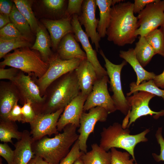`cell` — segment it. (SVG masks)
<instances>
[{
  "instance_id": "21",
  "label": "cell",
  "mask_w": 164,
  "mask_h": 164,
  "mask_svg": "<svg viewBox=\"0 0 164 164\" xmlns=\"http://www.w3.org/2000/svg\"><path fill=\"white\" fill-rule=\"evenodd\" d=\"M22 132V138L14 144L12 164H28L35 156L32 149L34 142L30 133L27 130Z\"/></svg>"
},
{
  "instance_id": "14",
  "label": "cell",
  "mask_w": 164,
  "mask_h": 164,
  "mask_svg": "<svg viewBox=\"0 0 164 164\" xmlns=\"http://www.w3.org/2000/svg\"><path fill=\"white\" fill-rule=\"evenodd\" d=\"M97 6L95 0H84L82 12L78 16V19L80 25L84 27L85 33L94 44L96 50L99 52L101 38L97 30L99 20L95 16Z\"/></svg>"
},
{
  "instance_id": "6",
  "label": "cell",
  "mask_w": 164,
  "mask_h": 164,
  "mask_svg": "<svg viewBox=\"0 0 164 164\" xmlns=\"http://www.w3.org/2000/svg\"><path fill=\"white\" fill-rule=\"evenodd\" d=\"M82 60L77 58L65 60L61 59L55 53L53 54L48 62V68L40 78L32 77L39 87L42 96L45 95L49 86L56 79L74 70Z\"/></svg>"
},
{
  "instance_id": "50",
  "label": "cell",
  "mask_w": 164,
  "mask_h": 164,
  "mask_svg": "<svg viewBox=\"0 0 164 164\" xmlns=\"http://www.w3.org/2000/svg\"><path fill=\"white\" fill-rule=\"evenodd\" d=\"M163 1H164V0H163Z\"/></svg>"
},
{
  "instance_id": "15",
  "label": "cell",
  "mask_w": 164,
  "mask_h": 164,
  "mask_svg": "<svg viewBox=\"0 0 164 164\" xmlns=\"http://www.w3.org/2000/svg\"><path fill=\"white\" fill-rule=\"evenodd\" d=\"M73 34L77 42L81 44L85 53L87 60L94 68L97 78L108 75L106 70L101 66L97 56L96 50H94L87 36L80 25L78 19V15H73L71 19Z\"/></svg>"
},
{
  "instance_id": "39",
  "label": "cell",
  "mask_w": 164,
  "mask_h": 164,
  "mask_svg": "<svg viewBox=\"0 0 164 164\" xmlns=\"http://www.w3.org/2000/svg\"><path fill=\"white\" fill-rule=\"evenodd\" d=\"M20 70L11 67L8 69L3 67L0 68V79H7L13 83L17 77Z\"/></svg>"
},
{
  "instance_id": "27",
  "label": "cell",
  "mask_w": 164,
  "mask_h": 164,
  "mask_svg": "<svg viewBox=\"0 0 164 164\" xmlns=\"http://www.w3.org/2000/svg\"><path fill=\"white\" fill-rule=\"evenodd\" d=\"M22 135L23 132L18 130L15 122L0 119V140L1 142L13 144L12 138L19 140L22 138Z\"/></svg>"
},
{
  "instance_id": "20",
  "label": "cell",
  "mask_w": 164,
  "mask_h": 164,
  "mask_svg": "<svg viewBox=\"0 0 164 164\" xmlns=\"http://www.w3.org/2000/svg\"><path fill=\"white\" fill-rule=\"evenodd\" d=\"M56 51V53L63 60L87 59L85 53L80 48L73 33L67 34L62 39Z\"/></svg>"
},
{
  "instance_id": "49",
  "label": "cell",
  "mask_w": 164,
  "mask_h": 164,
  "mask_svg": "<svg viewBox=\"0 0 164 164\" xmlns=\"http://www.w3.org/2000/svg\"><path fill=\"white\" fill-rule=\"evenodd\" d=\"M160 29L162 32L164 36V25L160 27Z\"/></svg>"
},
{
  "instance_id": "38",
  "label": "cell",
  "mask_w": 164,
  "mask_h": 164,
  "mask_svg": "<svg viewBox=\"0 0 164 164\" xmlns=\"http://www.w3.org/2000/svg\"><path fill=\"white\" fill-rule=\"evenodd\" d=\"M162 128H158L155 136L158 143L160 147V153L159 155L153 153L152 155L155 160L158 162L160 161H164V138L162 134Z\"/></svg>"
},
{
  "instance_id": "4",
  "label": "cell",
  "mask_w": 164,
  "mask_h": 164,
  "mask_svg": "<svg viewBox=\"0 0 164 164\" xmlns=\"http://www.w3.org/2000/svg\"><path fill=\"white\" fill-rule=\"evenodd\" d=\"M150 131L146 129L136 135L130 134L128 128H124L118 122L114 123L107 128H103L101 133L99 146L104 150L108 152L112 148H118L126 150L136 161L134 149L138 144L148 141L146 135Z\"/></svg>"
},
{
  "instance_id": "2",
  "label": "cell",
  "mask_w": 164,
  "mask_h": 164,
  "mask_svg": "<svg viewBox=\"0 0 164 164\" xmlns=\"http://www.w3.org/2000/svg\"><path fill=\"white\" fill-rule=\"evenodd\" d=\"M74 70L61 76L49 86L37 114H50L65 108L79 94L80 90Z\"/></svg>"
},
{
  "instance_id": "19",
  "label": "cell",
  "mask_w": 164,
  "mask_h": 164,
  "mask_svg": "<svg viewBox=\"0 0 164 164\" xmlns=\"http://www.w3.org/2000/svg\"><path fill=\"white\" fill-rule=\"evenodd\" d=\"M80 92L87 97L97 78L95 70L87 59L82 60L75 70Z\"/></svg>"
},
{
  "instance_id": "46",
  "label": "cell",
  "mask_w": 164,
  "mask_h": 164,
  "mask_svg": "<svg viewBox=\"0 0 164 164\" xmlns=\"http://www.w3.org/2000/svg\"><path fill=\"white\" fill-rule=\"evenodd\" d=\"M9 15L0 14V28L2 29L10 22Z\"/></svg>"
},
{
  "instance_id": "43",
  "label": "cell",
  "mask_w": 164,
  "mask_h": 164,
  "mask_svg": "<svg viewBox=\"0 0 164 164\" xmlns=\"http://www.w3.org/2000/svg\"><path fill=\"white\" fill-rule=\"evenodd\" d=\"M157 0H135L133 10L134 13H139L147 5L156 2Z\"/></svg>"
},
{
  "instance_id": "22",
  "label": "cell",
  "mask_w": 164,
  "mask_h": 164,
  "mask_svg": "<svg viewBox=\"0 0 164 164\" xmlns=\"http://www.w3.org/2000/svg\"><path fill=\"white\" fill-rule=\"evenodd\" d=\"M119 56L131 66L137 75L136 84L138 85L143 81L153 80L156 75L153 72L145 70L138 61L134 49L130 48L127 51L120 50Z\"/></svg>"
},
{
  "instance_id": "45",
  "label": "cell",
  "mask_w": 164,
  "mask_h": 164,
  "mask_svg": "<svg viewBox=\"0 0 164 164\" xmlns=\"http://www.w3.org/2000/svg\"><path fill=\"white\" fill-rule=\"evenodd\" d=\"M153 80L158 87L164 89V70L161 73L156 75Z\"/></svg>"
},
{
  "instance_id": "9",
  "label": "cell",
  "mask_w": 164,
  "mask_h": 164,
  "mask_svg": "<svg viewBox=\"0 0 164 164\" xmlns=\"http://www.w3.org/2000/svg\"><path fill=\"white\" fill-rule=\"evenodd\" d=\"M155 96L146 92L139 91L126 97L130 107V111L128 112L129 122L127 128H128L138 118L143 116L150 115L155 119H157L164 116V110L154 111L149 107L150 101Z\"/></svg>"
},
{
  "instance_id": "16",
  "label": "cell",
  "mask_w": 164,
  "mask_h": 164,
  "mask_svg": "<svg viewBox=\"0 0 164 164\" xmlns=\"http://www.w3.org/2000/svg\"><path fill=\"white\" fill-rule=\"evenodd\" d=\"M87 97L81 92L65 108L57 122V129L61 132L68 125L71 124L79 128L80 119Z\"/></svg>"
},
{
  "instance_id": "25",
  "label": "cell",
  "mask_w": 164,
  "mask_h": 164,
  "mask_svg": "<svg viewBox=\"0 0 164 164\" xmlns=\"http://www.w3.org/2000/svg\"><path fill=\"white\" fill-rule=\"evenodd\" d=\"M91 150L83 152L80 158L84 164H110L111 153L101 148L97 143L91 145Z\"/></svg>"
},
{
  "instance_id": "35",
  "label": "cell",
  "mask_w": 164,
  "mask_h": 164,
  "mask_svg": "<svg viewBox=\"0 0 164 164\" xmlns=\"http://www.w3.org/2000/svg\"><path fill=\"white\" fill-rule=\"evenodd\" d=\"M83 152L80 150L78 139L73 145L69 153L59 164H73Z\"/></svg>"
},
{
  "instance_id": "32",
  "label": "cell",
  "mask_w": 164,
  "mask_h": 164,
  "mask_svg": "<svg viewBox=\"0 0 164 164\" xmlns=\"http://www.w3.org/2000/svg\"><path fill=\"white\" fill-rule=\"evenodd\" d=\"M145 37L153 48L155 54H158L164 57V36L161 29H156Z\"/></svg>"
},
{
  "instance_id": "10",
  "label": "cell",
  "mask_w": 164,
  "mask_h": 164,
  "mask_svg": "<svg viewBox=\"0 0 164 164\" xmlns=\"http://www.w3.org/2000/svg\"><path fill=\"white\" fill-rule=\"evenodd\" d=\"M108 78V75L97 78L91 92L87 97L85 102L83 108L84 112L97 106L104 108L108 114L117 110L108 91L107 84L109 82Z\"/></svg>"
},
{
  "instance_id": "12",
  "label": "cell",
  "mask_w": 164,
  "mask_h": 164,
  "mask_svg": "<svg viewBox=\"0 0 164 164\" xmlns=\"http://www.w3.org/2000/svg\"><path fill=\"white\" fill-rule=\"evenodd\" d=\"M108 113L104 108L97 106L92 108L88 113L83 112L80 119V125L77 130L79 133L78 140L80 150L87 152V141L90 134L94 132L95 126L98 121H106Z\"/></svg>"
},
{
  "instance_id": "26",
  "label": "cell",
  "mask_w": 164,
  "mask_h": 164,
  "mask_svg": "<svg viewBox=\"0 0 164 164\" xmlns=\"http://www.w3.org/2000/svg\"><path fill=\"white\" fill-rule=\"evenodd\" d=\"M134 49L138 61L143 68L155 55L153 48L145 37L139 36V40L135 43Z\"/></svg>"
},
{
  "instance_id": "24",
  "label": "cell",
  "mask_w": 164,
  "mask_h": 164,
  "mask_svg": "<svg viewBox=\"0 0 164 164\" xmlns=\"http://www.w3.org/2000/svg\"><path fill=\"white\" fill-rule=\"evenodd\" d=\"M95 1L100 15L97 32L101 38H104L106 35L110 22L111 8L116 4V2L115 0H95Z\"/></svg>"
},
{
  "instance_id": "3",
  "label": "cell",
  "mask_w": 164,
  "mask_h": 164,
  "mask_svg": "<svg viewBox=\"0 0 164 164\" xmlns=\"http://www.w3.org/2000/svg\"><path fill=\"white\" fill-rule=\"evenodd\" d=\"M77 128L74 125L68 124L62 133L54 137H44L36 141L33 149L35 155L42 158L50 164H59L78 139Z\"/></svg>"
},
{
  "instance_id": "44",
  "label": "cell",
  "mask_w": 164,
  "mask_h": 164,
  "mask_svg": "<svg viewBox=\"0 0 164 164\" xmlns=\"http://www.w3.org/2000/svg\"><path fill=\"white\" fill-rule=\"evenodd\" d=\"M13 4L12 1L9 0H0V14L9 15L12 9Z\"/></svg>"
},
{
  "instance_id": "31",
  "label": "cell",
  "mask_w": 164,
  "mask_h": 164,
  "mask_svg": "<svg viewBox=\"0 0 164 164\" xmlns=\"http://www.w3.org/2000/svg\"><path fill=\"white\" fill-rule=\"evenodd\" d=\"M13 1L19 11L27 20L32 32H36L39 24L32 11L30 1L14 0Z\"/></svg>"
},
{
  "instance_id": "18",
  "label": "cell",
  "mask_w": 164,
  "mask_h": 164,
  "mask_svg": "<svg viewBox=\"0 0 164 164\" xmlns=\"http://www.w3.org/2000/svg\"><path fill=\"white\" fill-rule=\"evenodd\" d=\"M19 100V94L15 85L10 81H0V119L8 120L9 112L15 102Z\"/></svg>"
},
{
  "instance_id": "40",
  "label": "cell",
  "mask_w": 164,
  "mask_h": 164,
  "mask_svg": "<svg viewBox=\"0 0 164 164\" xmlns=\"http://www.w3.org/2000/svg\"><path fill=\"white\" fill-rule=\"evenodd\" d=\"M14 155V150L6 143L0 144V155L5 159L8 164H12Z\"/></svg>"
},
{
  "instance_id": "37",
  "label": "cell",
  "mask_w": 164,
  "mask_h": 164,
  "mask_svg": "<svg viewBox=\"0 0 164 164\" xmlns=\"http://www.w3.org/2000/svg\"><path fill=\"white\" fill-rule=\"evenodd\" d=\"M84 0H69L67 8V17H71L73 15L79 16L82 12Z\"/></svg>"
},
{
  "instance_id": "42",
  "label": "cell",
  "mask_w": 164,
  "mask_h": 164,
  "mask_svg": "<svg viewBox=\"0 0 164 164\" xmlns=\"http://www.w3.org/2000/svg\"><path fill=\"white\" fill-rule=\"evenodd\" d=\"M17 101L9 112L8 116V119L10 121L15 122L18 121L22 122V113L21 107L18 104Z\"/></svg>"
},
{
  "instance_id": "28",
  "label": "cell",
  "mask_w": 164,
  "mask_h": 164,
  "mask_svg": "<svg viewBox=\"0 0 164 164\" xmlns=\"http://www.w3.org/2000/svg\"><path fill=\"white\" fill-rule=\"evenodd\" d=\"M12 23L16 27L20 32L30 40L32 37L33 32L27 19L20 12L14 3L9 15Z\"/></svg>"
},
{
  "instance_id": "1",
  "label": "cell",
  "mask_w": 164,
  "mask_h": 164,
  "mask_svg": "<svg viewBox=\"0 0 164 164\" xmlns=\"http://www.w3.org/2000/svg\"><path fill=\"white\" fill-rule=\"evenodd\" d=\"M133 6V3L129 1L112 6L106 34L108 41L119 46L132 44L135 41V33L139 25Z\"/></svg>"
},
{
  "instance_id": "17",
  "label": "cell",
  "mask_w": 164,
  "mask_h": 164,
  "mask_svg": "<svg viewBox=\"0 0 164 164\" xmlns=\"http://www.w3.org/2000/svg\"><path fill=\"white\" fill-rule=\"evenodd\" d=\"M72 18L66 17L58 20H43V24L50 33L54 50H56L60 42L66 35L73 33L71 23Z\"/></svg>"
},
{
  "instance_id": "8",
  "label": "cell",
  "mask_w": 164,
  "mask_h": 164,
  "mask_svg": "<svg viewBox=\"0 0 164 164\" xmlns=\"http://www.w3.org/2000/svg\"><path fill=\"white\" fill-rule=\"evenodd\" d=\"M139 27L135 33L137 37L145 36L148 34L164 25V3L157 0L147 5L137 16Z\"/></svg>"
},
{
  "instance_id": "34",
  "label": "cell",
  "mask_w": 164,
  "mask_h": 164,
  "mask_svg": "<svg viewBox=\"0 0 164 164\" xmlns=\"http://www.w3.org/2000/svg\"><path fill=\"white\" fill-rule=\"evenodd\" d=\"M18 38H24L29 39L23 36L11 22L0 29V39H11Z\"/></svg>"
},
{
  "instance_id": "23",
  "label": "cell",
  "mask_w": 164,
  "mask_h": 164,
  "mask_svg": "<svg viewBox=\"0 0 164 164\" xmlns=\"http://www.w3.org/2000/svg\"><path fill=\"white\" fill-rule=\"evenodd\" d=\"M36 33V41L31 47V49L38 51L43 60L48 63L53 54L50 49L52 45L50 37L45 28L39 24L37 29Z\"/></svg>"
},
{
  "instance_id": "48",
  "label": "cell",
  "mask_w": 164,
  "mask_h": 164,
  "mask_svg": "<svg viewBox=\"0 0 164 164\" xmlns=\"http://www.w3.org/2000/svg\"><path fill=\"white\" fill-rule=\"evenodd\" d=\"M73 164H84L80 157L77 159Z\"/></svg>"
},
{
  "instance_id": "5",
  "label": "cell",
  "mask_w": 164,
  "mask_h": 164,
  "mask_svg": "<svg viewBox=\"0 0 164 164\" xmlns=\"http://www.w3.org/2000/svg\"><path fill=\"white\" fill-rule=\"evenodd\" d=\"M0 62L1 67L6 66L17 68L32 77L38 79L45 73L49 67L39 53L31 50L29 47L15 49L12 53L6 54Z\"/></svg>"
},
{
  "instance_id": "7",
  "label": "cell",
  "mask_w": 164,
  "mask_h": 164,
  "mask_svg": "<svg viewBox=\"0 0 164 164\" xmlns=\"http://www.w3.org/2000/svg\"><path fill=\"white\" fill-rule=\"evenodd\" d=\"M99 53L105 62L104 66L110 80V90L113 93L111 97L117 110L126 115L130 111V107L123 92L121 74L122 69L127 62L124 60L119 64H114L106 57L101 49L99 50Z\"/></svg>"
},
{
  "instance_id": "30",
  "label": "cell",
  "mask_w": 164,
  "mask_h": 164,
  "mask_svg": "<svg viewBox=\"0 0 164 164\" xmlns=\"http://www.w3.org/2000/svg\"><path fill=\"white\" fill-rule=\"evenodd\" d=\"M31 46V41L24 38L11 39H0V58H3L10 51L24 47Z\"/></svg>"
},
{
  "instance_id": "33",
  "label": "cell",
  "mask_w": 164,
  "mask_h": 164,
  "mask_svg": "<svg viewBox=\"0 0 164 164\" xmlns=\"http://www.w3.org/2000/svg\"><path fill=\"white\" fill-rule=\"evenodd\" d=\"M111 150L110 164H138L134 162L135 161L132 158L130 159V155L128 152L119 151L115 148H112Z\"/></svg>"
},
{
  "instance_id": "29",
  "label": "cell",
  "mask_w": 164,
  "mask_h": 164,
  "mask_svg": "<svg viewBox=\"0 0 164 164\" xmlns=\"http://www.w3.org/2000/svg\"><path fill=\"white\" fill-rule=\"evenodd\" d=\"M130 92L127 94V96L137 91H144L161 97L164 100V90L158 87L152 79L143 81L138 85L135 82H132L130 84Z\"/></svg>"
},
{
  "instance_id": "47",
  "label": "cell",
  "mask_w": 164,
  "mask_h": 164,
  "mask_svg": "<svg viewBox=\"0 0 164 164\" xmlns=\"http://www.w3.org/2000/svg\"><path fill=\"white\" fill-rule=\"evenodd\" d=\"M28 164H50L42 158L35 155Z\"/></svg>"
},
{
  "instance_id": "36",
  "label": "cell",
  "mask_w": 164,
  "mask_h": 164,
  "mask_svg": "<svg viewBox=\"0 0 164 164\" xmlns=\"http://www.w3.org/2000/svg\"><path fill=\"white\" fill-rule=\"evenodd\" d=\"M32 104V101L28 100L21 107L22 123H30L34 119L36 114L33 108Z\"/></svg>"
},
{
  "instance_id": "13",
  "label": "cell",
  "mask_w": 164,
  "mask_h": 164,
  "mask_svg": "<svg viewBox=\"0 0 164 164\" xmlns=\"http://www.w3.org/2000/svg\"><path fill=\"white\" fill-rule=\"evenodd\" d=\"M64 108H61L50 114H36L33 121L30 123V134L34 142L45 136L58 134L57 125L58 120Z\"/></svg>"
},
{
  "instance_id": "41",
  "label": "cell",
  "mask_w": 164,
  "mask_h": 164,
  "mask_svg": "<svg viewBox=\"0 0 164 164\" xmlns=\"http://www.w3.org/2000/svg\"><path fill=\"white\" fill-rule=\"evenodd\" d=\"M45 5L54 12H61L65 7L66 1L64 0H44Z\"/></svg>"
},
{
  "instance_id": "11",
  "label": "cell",
  "mask_w": 164,
  "mask_h": 164,
  "mask_svg": "<svg viewBox=\"0 0 164 164\" xmlns=\"http://www.w3.org/2000/svg\"><path fill=\"white\" fill-rule=\"evenodd\" d=\"M13 83L18 92L20 103L23 105L27 100H30L33 108L36 114H37L44 102L45 96H41L39 88L32 77L25 74L20 70Z\"/></svg>"
}]
</instances>
